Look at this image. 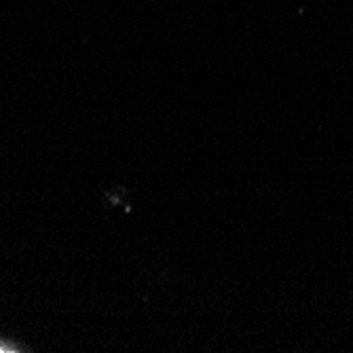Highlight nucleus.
I'll use <instances>...</instances> for the list:
<instances>
[{"mask_svg":"<svg viewBox=\"0 0 353 353\" xmlns=\"http://www.w3.org/2000/svg\"><path fill=\"white\" fill-rule=\"evenodd\" d=\"M0 351H5V349H0Z\"/></svg>","mask_w":353,"mask_h":353,"instance_id":"f257e3e1","label":"nucleus"}]
</instances>
